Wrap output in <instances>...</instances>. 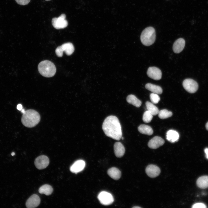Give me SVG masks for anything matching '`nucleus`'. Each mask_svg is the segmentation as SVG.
Instances as JSON below:
<instances>
[{"label":"nucleus","mask_w":208,"mask_h":208,"mask_svg":"<svg viewBox=\"0 0 208 208\" xmlns=\"http://www.w3.org/2000/svg\"><path fill=\"white\" fill-rule=\"evenodd\" d=\"M102 129L107 136L119 140L122 135L121 127L118 118L113 115L107 116L104 120Z\"/></svg>","instance_id":"nucleus-1"},{"label":"nucleus","mask_w":208,"mask_h":208,"mask_svg":"<svg viewBox=\"0 0 208 208\" xmlns=\"http://www.w3.org/2000/svg\"><path fill=\"white\" fill-rule=\"evenodd\" d=\"M40 119V116L37 112L34 109H29L23 113L21 121L25 127L31 128L38 124Z\"/></svg>","instance_id":"nucleus-2"},{"label":"nucleus","mask_w":208,"mask_h":208,"mask_svg":"<svg viewBox=\"0 0 208 208\" xmlns=\"http://www.w3.org/2000/svg\"><path fill=\"white\" fill-rule=\"evenodd\" d=\"M38 69L41 75L47 77L53 76L56 71V68L54 64L48 60L41 62L38 65Z\"/></svg>","instance_id":"nucleus-3"},{"label":"nucleus","mask_w":208,"mask_h":208,"mask_svg":"<svg viewBox=\"0 0 208 208\" xmlns=\"http://www.w3.org/2000/svg\"><path fill=\"white\" fill-rule=\"evenodd\" d=\"M155 29L151 27L145 28L142 31L140 35V40L142 43L146 46H149L153 44L155 42Z\"/></svg>","instance_id":"nucleus-4"},{"label":"nucleus","mask_w":208,"mask_h":208,"mask_svg":"<svg viewBox=\"0 0 208 208\" xmlns=\"http://www.w3.org/2000/svg\"><path fill=\"white\" fill-rule=\"evenodd\" d=\"M74 47L73 44L70 42L64 43L62 45L57 47L55 50L56 55L59 57L62 56L63 52L66 55H70L73 52Z\"/></svg>","instance_id":"nucleus-5"},{"label":"nucleus","mask_w":208,"mask_h":208,"mask_svg":"<svg viewBox=\"0 0 208 208\" xmlns=\"http://www.w3.org/2000/svg\"><path fill=\"white\" fill-rule=\"evenodd\" d=\"M65 14H62L57 18H54L52 20V23L54 28L56 29H64L68 25V23L65 19Z\"/></svg>","instance_id":"nucleus-6"},{"label":"nucleus","mask_w":208,"mask_h":208,"mask_svg":"<svg viewBox=\"0 0 208 208\" xmlns=\"http://www.w3.org/2000/svg\"><path fill=\"white\" fill-rule=\"evenodd\" d=\"M183 86L186 91L189 93H193L197 90L198 84L194 80L191 79H185L183 82Z\"/></svg>","instance_id":"nucleus-7"},{"label":"nucleus","mask_w":208,"mask_h":208,"mask_svg":"<svg viewBox=\"0 0 208 208\" xmlns=\"http://www.w3.org/2000/svg\"><path fill=\"white\" fill-rule=\"evenodd\" d=\"M98 198L100 203L105 205H110L114 201L113 197L112 194L106 191L100 192L98 196Z\"/></svg>","instance_id":"nucleus-8"},{"label":"nucleus","mask_w":208,"mask_h":208,"mask_svg":"<svg viewBox=\"0 0 208 208\" xmlns=\"http://www.w3.org/2000/svg\"><path fill=\"white\" fill-rule=\"evenodd\" d=\"M49 161L48 157L45 155H41L37 157L34 161L35 166L38 169H42L49 165Z\"/></svg>","instance_id":"nucleus-9"},{"label":"nucleus","mask_w":208,"mask_h":208,"mask_svg":"<svg viewBox=\"0 0 208 208\" xmlns=\"http://www.w3.org/2000/svg\"><path fill=\"white\" fill-rule=\"evenodd\" d=\"M148 76L154 80H158L161 78L162 73L161 70L155 67H149L147 72Z\"/></svg>","instance_id":"nucleus-10"},{"label":"nucleus","mask_w":208,"mask_h":208,"mask_svg":"<svg viewBox=\"0 0 208 208\" xmlns=\"http://www.w3.org/2000/svg\"><path fill=\"white\" fill-rule=\"evenodd\" d=\"M146 172L148 176L151 178H155L160 174L161 170L157 166L153 164L148 166L145 169Z\"/></svg>","instance_id":"nucleus-11"},{"label":"nucleus","mask_w":208,"mask_h":208,"mask_svg":"<svg viewBox=\"0 0 208 208\" xmlns=\"http://www.w3.org/2000/svg\"><path fill=\"white\" fill-rule=\"evenodd\" d=\"M164 143V140L158 136H156L149 140L148 145L150 148L155 149L162 146Z\"/></svg>","instance_id":"nucleus-12"},{"label":"nucleus","mask_w":208,"mask_h":208,"mask_svg":"<svg viewBox=\"0 0 208 208\" xmlns=\"http://www.w3.org/2000/svg\"><path fill=\"white\" fill-rule=\"evenodd\" d=\"M40 200L39 196L36 194L31 195L27 200L26 206L28 208H35L40 204Z\"/></svg>","instance_id":"nucleus-13"},{"label":"nucleus","mask_w":208,"mask_h":208,"mask_svg":"<svg viewBox=\"0 0 208 208\" xmlns=\"http://www.w3.org/2000/svg\"><path fill=\"white\" fill-rule=\"evenodd\" d=\"M85 165V162L83 160H77L70 166V170L73 173H77L82 171L84 168Z\"/></svg>","instance_id":"nucleus-14"},{"label":"nucleus","mask_w":208,"mask_h":208,"mask_svg":"<svg viewBox=\"0 0 208 208\" xmlns=\"http://www.w3.org/2000/svg\"><path fill=\"white\" fill-rule=\"evenodd\" d=\"M185 44V40L183 38H180L177 40L173 45V50L176 53L181 52L184 48Z\"/></svg>","instance_id":"nucleus-15"},{"label":"nucleus","mask_w":208,"mask_h":208,"mask_svg":"<svg viewBox=\"0 0 208 208\" xmlns=\"http://www.w3.org/2000/svg\"><path fill=\"white\" fill-rule=\"evenodd\" d=\"M114 148V153L116 157L120 158L123 156L125 151V148L121 142H117L115 143Z\"/></svg>","instance_id":"nucleus-16"},{"label":"nucleus","mask_w":208,"mask_h":208,"mask_svg":"<svg viewBox=\"0 0 208 208\" xmlns=\"http://www.w3.org/2000/svg\"><path fill=\"white\" fill-rule=\"evenodd\" d=\"M179 138V134L175 130H170L166 133V139L170 142L173 143L177 141Z\"/></svg>","instance_id":"nucleus-17"},{"label":"nucleus","mask_w":208,"mask_h":208,"mask_svg":"<svg viewBox=\"0 0 208 208\" xmlns=\"http://www.w3.org/2000/svg\"><path fill=\"white\" fill-rule=\"evenodd\" d=\"M107 172L109 177L115 180L119 179L121 175L120 171L116 167H112L109 168Z\"/></svg>","instance_id":"nucleus-18"},{"label":"nucleus","mask_w":208,"mask_h":208,"mask_svg":"<svg viewBox=\"0 0 208 208\" xmlns=\"http://www.w3.org/2000/svg\"><path fill=\"white\" fill-rule=\"evenodd\" d=\"M196 184L198 187L201 189L208 187V176H203L199 177L197 180Z\"/></svg>","instance_id":"nucleus-19"},{"label":"nucleus","mask_w":208,"mask_h":208,"mask_svg":"<svg viewBox=\"0 0 208 208\" xmlns=\"http://www.w3.org/2000/svg\"><path fill=\"white\" fill-rule=\"evenodd\" d=\"M126 100L128 103L137 107H140L142 104L141 101L133 94L129 95L127 97Z\"/></svg>","instance_id":"nucleus-20"},{"label":"nucleus","mask_w":208,"mask_h":208,"mask_svg":"<svg viewBox=\"0 0 208 208\" xmlns=\"http://www.w3.org/2000/svg\"><path fill=\"white\" fill-rule=\"evenodd\" d=\"M146 89L153 93L157 94H161L162 93V89L160 86L151 83H147L145 85Z\"/></svg>","instance_id":"nucleus-21"},{"label":"nucleus","mask_w":208,"mask_h":208,"mask_svg":"<svg viewBox=\"0 0 208 208\" xmlns=\"http://www.w3.org/2000/svg\"><path fill=\"white\" fill-rule=\"evenodd\" d=\"M139 131L141 133L150 135L153 133V130L150 126L144 124H142L138 127Z\"/></svg>","instance_id":"nucleus-22"},{"label":"nucleus","mask_w":208,"mask_h":208,"mask_svg":"<svg viewBox=\"0 0 208 208\" xmlns=\"http://www.w3.org/2000/svg\"><path fill=\"white\" fill-rule=\"evenodd\" d=\"M53 189L52 187L48 184H45L40 187L38 191L41 194H44L46 195H49L53 192Z\"/></svg>","instance_id":"nucleus-23"},{"label":"nucleus","mask_w":208,"mask_h":208,"mask_svg":"<svg viewBox=\"0 0 208 208\" xmlns=\"http://www.w3.org/2000/svg\"><path fill=\"white\" fill-rule=\"evenodd\" d=\"M146 105L148 111L151 113L153 115H156L158 114L159 110L158 108L153 103L149 101H147L146 103Z\"/></svg>","instance_id":"nucleus-24"},{"label":"nucleus","mask_w":208,"mask_h":208,"mask_svg":"<svg viewBox=\"0 0 208 208\" xmlns=\"http://www.w3.org/2000/svg\"><path fill=\"white\" fill-rule=\"evenodd\" d=\"M158 115L160 118L165 119L171 117L172 115V113L171 112L164 109L159 111Z\"/></svg>","instance_id":"nucleus-25"},{"label":"nucleus","mask_w":208,"mask_h":208,"mask_svg":"<svg viewBox=\"0 0 208 208\" xmlns=\"http://www.w3.org/2000/svg\"><path fill=\"white\" fill-rule=\"evenodd\" d=\"M153 115L148 111H146L144 113L142 120L145 123H148L150 122L153 118Z\"/></svg>","instance_id":"nucleus-26"},{"label":"nucleus","mask_w":208,"mask_h":208,"mask_svg":"<svg viewBox=\"0 0 208 208\" xmlns=\"http://www.w3.org/2000/svg\"><path fill=\"white\" fill-rule=\"evenodd\" d=\"M150 99L152 102L154 104H157L160 100V98L157 94L151 93L150 95Z\"/></svg>","instance_id":"nucleus-27"},{"label":"nucleus","mask_w":208,"mask_h":208,"mask_svg":"<svg viewBox=\"0 0 208 208\" xmlns=\"http://www.w3.org/2000/svg\"><path fill=\"white\" fill-rule=\"evenodd\" d=\"M206 205L203 203H196L194 204L192 206V208H205Z\"/></svg>","instance_id":"nucleus-28"},{"label":"nucleus","mask_w":208,"mask_h":208,"mask_svg":"<svg viewBox=\"0 0 208 208\" xmlns=\"http://www.w3.org/2000/svg\"><path fill=\"white\" fill-rule=\"evenodd\" d=\"M17 3L21 5H27L30 2V0H15Z\"/></svg>","instance_id":"nucleus-29"},{"label":"nucleus","mask_w":208,"mask_h":208,"mask_svg":"<svg viewBox=\"0 0 208 208\" xmlns=\"http://www.w3.org/2000/svg\"><path fill=\"white\" fill-rule=\"evenodd\" d=\"M204 151L206 154V157L208 159V148H206L204 149Z\"/></svg>","instance_id":"nucleus-30"},{"label":"nucleus","mask_w":208,"mask_h":208,"mask_svg":"<svg viewBox=\"0 0 208 208\" xmlns=\"http://www.w3.org/2000/svg\"><path fill=\"white\" fill-rule=\"evenodd\" d=\"M22 106L21 104H18L17 106V109L19 110H21L22 109Z\"/></svg>","instance_id":"nucleus-31"},{"label":"nucleus","mask_w":208,"mask_h":208,"mask_svg":"<svg viewBox=\"0 0 208 208\" xmlns=\"http://www.w3.org/2000/svg\"><path fill=\"white\" fill-rule=\"evenodd\" d=\"M205 127L206 129L208 130V122H207L205 125Z\"/></svg>","instance_id":"nucleus-32"},{"label":"nucleus","mask_w":208,"mask_h":208,"mask_svg":"<svg viewBox=\"0 0 208 208\" xmlns=\"http://www.w3.org/2000/svg\"><path fill=\"white\" fill-rule=\"evenodd\" d=\"M21 112L23 114L25 112V110L24 109H22Z\"/></svg>","instance_id":"nucleus-33"},{"label":"nucleus","mask_w":208,"mask_h":208,"mask_svg":"<svg viewBox=\"0 0 208 208\" xmlns=\"http://www.w3.org/2000/svg\"><path fill=\"white\" fill-rule=\"evenodd\" d=\"M11 155L12 156H14L15 155V153L14 152H13L11 153Z\"/></svg>","instance_id":"nucleus-34"},{"label":"nucleus","mask_w":208,"mask_h":208,"mask_svg":"<svg viewBox=\"0 0 208 208\" xmlns=\"http://www.w3.org/2000/svg\"><path fill=\"white\" fill-rule=\"evenodd\" d=\"M133 208H141V207H139L138 206H135V207H133Z\"/></svg>","instance_id":"nucleus-35"},{"label":"nucleus","mask_w":208,"mask_h":208,"mask_svg":"<svg viewBox=\"0 0 208 208\" xmlns=\"http://www.w3.org/2000/svg\"><path fill=\"white\" fill-rule=\"evenodd\" d=\"M45 0L46 1H50V0Z\"/></svg>","instance_id":"nucleus-36"},{"label":"nucleus","mask_w":208,"mask_h":208,"mask_svg":"<svg viewBox=\"0 0 208 208\" xmlns=\"http://www.w3.org/2000/svg\"><path fill=\"white\" fill-rule=\"evenodd\" d=\"M122 140H123V138H122Z\"/></svg>","instance_id":"nucleus-37"}]
</instances>
